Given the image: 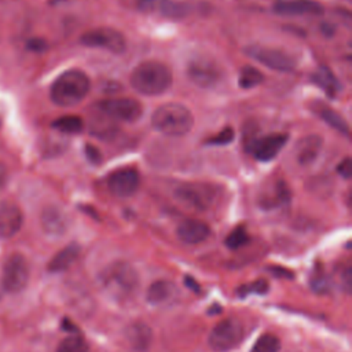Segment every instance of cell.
<instances>
[{
    "label": "cell",
    "mask_w": 352,
    "mask_h": 352,
    "mask_svg": "<svg viewBox=\"0 0 352 352\" xmlns=\"http://www.w3.org/2000/svg\"><path fill=\"white\" fill-rule=\"evenodd\" d=\"M99 285L107 296L124 301L135 296L139 287V274L126 261H114L99 274Z\"/></svg>",
    "instance_id": "1"
},
{
    "label": "cell",
    "mask_w": 352,
    "mask_h": 352,
    "mask_svg": "<svg viewBox=\"0 0 352 352\" xmlns=\"http://www.w3.org/2000/svg\"><path fill=\"white\" fill-rule=\"evenodd\" d=\"M337 172H338L342 177H345V179H349V177H351V173H352V162H351V158H349V157L344 158V160L338 164Z\"/></svg>",
    "instance_id": "36"
},
{
    "label": "cell",
    "mask_w": 352,
    "mask_h": 352,
    "mask_svg": "<svg viewBox=\"0 0 352 352\" xmlns=\"http://www.w3.org/2000/svg\"><path fill=\"white\" fill-rule=\"evenodd\" d=\"M249 242V234L243 226L234 228L226 238V246L230 249H239Z\"/></svg>",
    "instance_id": "29"
},
{
    "label": "cell",
    "mask_w": 352,
    "mask_h": 352,
    "mask_svg": "<svg viewBox=\"0 0 352 352\" xmlns=\"http://www.w3.org/2000/svg\"><path fill=\"white\" fill-rule=\"evenodd\" d=\"M28 48L30 51H34V52H41V51H45L47 48V43L45 40L43 38H38V37H33L28 41Z\"/></svg>",
    "instance_id": "37"
},
{
    "label": "cell",
    "mask_w": 352,
    "mask_h": 352,
    "mask_svg": "<svg viewBox=\"0 0 352 352\" xmlns=\"http://www.w3.org/2000/svg\"><path fill=\"white\" fill-rule=\"evenodd\" d=\"M190 81L201 88H212L220 81V69L214 60L205 56H197L187 65Z\"/></svg>",
    "instance_id": "11"
},
{
    "label": "cell",
    "mask_w": 352,
    "mask_h": 352,
    "mask_svg": "<svg viewBox=\"0 0 352 352\" xmlns=\"http://www.w3.org/2000/svg\"><path fill=\"white\" fill-rule=\"evenodd\" d=\"M128 344L138 352H144L153 342V331L143 322H133L125 327L124 331Z\"/></svg>",
    "instance_id": "18"
},
{
    "label": "cell",
    "mask_w": 352,
    "mask_h": 352,
    "mask_svg": "<svg viewBox=\"0 0 352 352\" xmlns=\"http://www.w3.org/2000/svg\"><path fill=\"white\" fill-rule=\"evenodd\" d=\"M287 142L286 133H271L260 139H253L246 148L252 151L258 161H271L275 158Z\"/></svg>",
    "instance_id": "13"
},
{
    "label": "cell",
    "mask_w": 352,
    "mask_h": 352,
    "mask_svg": "<svg viewBox=\"0 0 352 352\" xmlns=\"http://www.w3.org/2000/svg\"><path fill=\"white\" fill-rule=\"evenodd\" d=\"M99 110L110 118L132 122L140 118L143 107L139 100L132 98H109L98 103Z\"/></svg>",
    "instance_id": "9"
},
{
    "label": "cell",
    "mask_w": 352,
    "mask_h": 352,
    "mask_svg": "<svg viewBox=\"0 0 352 352\" xmlns=\"http://www.w3.org/2000/svg\"><path fill=\"white\" fill-rule=\"evenodd\" d=\"M29 280V267L26 258L21 253H12L3 265L1 283L6 292L18 293L25 289Z\"/></svg>",
    "instance_id": "7"
},
{
    "label": "cell",
    "mask_w": 352,
    "mask_h": 352,
    "mask_svg": "<svg viewBox=\"0 0 352 352\" xmlns=\"http://www.w3.org/2000/svg\"><path fill=\"white\" fill-rule=\"evenodd\" d=\"M316 113L318 116L327 124L330 125L331 128H334L336 131L344 133V135H349V126H348V122L333 109L324 106L323 103H319L316 106Z\"/></svg>",
    "instance_id": "23"
},
{
    "label": "cell",
    "mask_w": 352,
    "mask_h": 352,
    "mask_svg": "<svg viewBox=\"0 0 352 352\" xmlns=\"http://www.w3.org/2000/svg\"><path fill=\"white\" fill-rule=\"evenodd\" d=\"M169 0H138V8L143 12L160 11Z\"/></svg>",
    "instance_id": "34"
},
{
    "label": "cell",
    "mask_w": 352,
    "mask_h": 352,
    "mask_svg": "<svg viewBox=\"0 0 352 352\" xmlns=\"http://www.w3.org/2000/svg\"><path fill=\"white\" fill-rule=\"evenodd\" d=\"M245 54L261 65L278 70V72H293L296 69V60L289 54L270 47L249 45L245 48Z\"/></svg>",
    "instance_id": "10"
},
{
    "label": "cell",
    "mask_w": 352,
    "mask_h": 352,
    "mask_svg": "<svg viewBox=\"0 0 352 352\" xmlns=\"http://www.w3.org/2000/svg\"><path fill=\"white\" fill-rule=\"evenodd\" d=\"M80 248L76 243H70L62 250H59L48 263V270L51 272H60L70 268L78 258Z\"/></svg>",
    "instance_id": "21"
},
{
    "label": "cell",
    "mask_w": 352,
    "mask_h": 352,
    "mask_svg": "<svg viewBox=\"0 0 352 352\" xmlns=\"http://www.w3.org/2000/svg\"><path fill=\"white\" fill-rule=\"evenodd\" d=\"M52 126L62 133H78L84 128L82 118L78 116H63L52 122Z\"/></svg>",
    "instance_id": "25"
},
{
    "label": "cell",
    "mask_w": 352,
    "mask_h": 352,
    "mask_svg": "<svg viewBox=\"0 0 352 352\" xmlns=\"http://www.w3.org/2000/svg\"><path fill=\"white\" fill-rule=\"evenodd\" d=\"M279 349H280L279 338L271 333H265L256 340L250 352H279Z\"/></svg>",
    "instance_id": "27"
},
{
    "label": "cell",
    "mask_w": 352,
    "mask_h": 352,
    "mask_svg": "<svg viewBox=\"0 0 352 352\" xmlns=\"http://www.w3.org/2000/svg\"><path fill=\"white\" fill-rule=\"evenodd\" d=\"M263 80H264V76L258 69H256L253 66H243L239 72L238 84L243 89H250V88L261 84Z\"/></svg>",
    "instance_id": "26"
},
{
    "label": "cell",
    "mask_w": 352,
    "mask_h": 352,
    "mask_svg": "<svg viewBox=\"0 0 352 352\" xmlns=\"http://www.w3.org/2000/svg\"><path fill=\"white\" fill-rule=\"evenodd\" d=\"M245 336L243 326L236 319H224L210 331L208 342L216 352H227L236 348Z\"/></svg>",
    "instance_id": "5"
},
{
    "label": "cell",
    "mask_w": 352,
    "mask_h": 352,
    "mask_svg": "<svg viewBox=\"0 0 352 352\" xmlns=\"http://www.w3.org/2000/svg\"><path fill=\"white\" fill-rule=\"evenodd\" d=\"M274 11L279 15H320L323 6L315 0H278Z\"/></svg>",
    "instance_id": "15"
},
{
    "label": "cell",
    "mask_w": 352,
    "mask_h": 352,
    "mask_svg": "<svg viewBox=\"0 0 352 352\" xmlns=\"http://www.w3.org/2000/svg\"><path fill=\"white\" fill-rule=\"evenodd\" d=\"M290 192L287 190V186L283 182H276L272 191L271 192H264L260 204L263 208L270 209V208H275L278 205H282L285 202L289 201Z\"/></svg>",
    "instance_id": "24"
},
{
    "label": "cell",
    "mask_w": 352,
    "mask_h": 352,
    "mask_svg": "<svg viewBox=\"0 0 352 352\" xmlns=\"http://www.w3.org/2000/svg\"><path fill=\"white\" fill-rule=\"evenodd\" d=\"M91 82L81 70H67L62 73L51 85V100L62 107H70L80 103L88 94Z\"/></svg>",
    "instance_id": "3"
},
{
    "label": "cell",
    "mask_w": 352,
    "mask_h": 352,
    "mask_svg": "<svg viewBox=\"0 0 352 352\" xmlns=\"http://www.w3.org/2000/svg\"><path fill=\"white\" fill-rule=\"evenodd\" d=\"M268 290V283L267 280L264 279H258V280H254L249 285H243L239 287V294L241 296H246L249 293H257V294H263Z\"/></svg>",
    "instance_id": "31"
},
{
    "label": "cell",
    "mask_w": 352,
    "mask_h": 352,
    "mask_svg": "<svg viewBox=\"0 0 352 352\" xmlns=\"http://www.w3.org/2000/svg\"><path fill=\"white\" fill-rule=\"evenodd\" d=\"M131 85L143 95L154 96L165 92L172 84L170 69L158 60L139 63L131 73Z\"/></svg>",
    "instance_id": "2"
},
{
    "label": "cell",
    "mask_w": 352,
    "mask_h": 352,
    "mask_svg": "<svg viewBox=\"0 0 352 352\" xmlns=\"http://www.w3.org/2000/svg\"><path fill=\"white\" fill-rule=\"evenodd\" d=\"M234 140V129L232 128H224L221 132H219L217 135H214V136H210L209 139H208V143L209 144H216V146H219V144H227V143H230V142H232Z\"/></svg>",
    "instance_id": "33"
},
{
    "label": "cell",
    "mask_w": 352,
    "mask_h": 352,
    "mask_svg": "<svg viewBox=\"0 0 352 352\" xmlns=\"http://www.w3.org/2000/svg\"><path fill=\"white\" fill-rule=\"evenodd\" d=\"M165 16L168 18H183L188 14L190 6L187 3H175L169 0L161 10H160Z\"/></svg>",
    "instance_id": "30"
},
{
    "label": "cell",
    "mask_w": 352,
    "mask_h": 352,
    "mask_svg": "<svg viewBox=\"0 0 352 352\" xmlns=\"http://www.w3.org/2000/svg\"><path fill=\"white\" fill-rule=\"evenodd\" d=\"M23 216L18 205L10 201L0 202V238L14 236L22 227Z\"/></svg>",
    "instance_id": "14"
},
{
    "label": "cell",
    "mask_w": 352,
    "mask_h": 352,
    "mask_svg": "<svg viewBox=\"0 0 352 352\" xmlns=\"http://www.w3.org/2000/svg\"><path fill=\"white\" fill-rule=\"evenodd\" d=\"M41 227L51 236H60L67 230V217L63 210L56 206H47L41 212Z\"/></svg>",
    "instance_id": "17"
},
{
    "label": "cell",
    "mask_w": 352,
    "mask_h": 352,
    "mask_svg": "<svg viewBox=\"0 0 352 352\" xmlns=\"http://www.w3.org/2000/svg\"><path fill=\"white\" fill-rule=\"evenodd\" d=\"M175 197L188 208L205 210L212 205L216 190L208 183H183L175 190Z\"/></svg>",
    "instance_id": "6"
},
{
    "label": "cell",
    "mask_w": 352,
    "mask_h": 352,
    "mask_svg": "<svg viewBox=\"0 0 352 352\" xmlns=\"http://www.w3.org/2000/svg\"><path fill=\"white\" fill-rule=\"evenodd\" d=\"M7 176H8V172H7V168L3 162H0V190L4 187L6 182H7Z\"/></svg>",
    "instance_id": "38"
},
{
    "label": "cell",
    "mask_w": 352,
    "mask_h": 352,
    "mask_svg": "<svg viewBox=\"0 0 352 352\" xmlns=\"http://www.w3.org/2000/svg\"><path fill=\"white\" fill-rule=\"evenodd\" d=\"M176 292H177L176 286L172 282L160 279L150 285V287L147 290V300H148V302H151L154 305L166 304L176 296Z\"/></svg>",
    "instance_id": "20"
},
{
    "label": "cell",
    "mask_w": 352,
    "mask_h": 352,
    "mask_svg": "<svg viewBox=\"0 0 352 352\" xmlns=\"http://www.w3.org/2000/svg\"><path fill=\"white\" fill-rule=\"evenodd\" d=\"M322 136L319 135H308L304 136L297 144H296V160L301 165H309L312 164L316 157L320 153L322 148Z\"/></svg>",
    "instance_id": "19"
},
{
    "label": "cell",
    "mask_w": 352,
    "mask_h": 352,
    "mask_svg": "<svg viewBox=\"0 0 352 352\" xmlns=\"http://www.w3.org/2000/svg\"><path fill=\"white\" fill-rule=\"evenodd\" d=\"M56 352H88V344L80 336H69L59 342Z\"/></svg>",
    "instance_id": "28"
},
{
    "label": "cell",
    "mask_w": 352,
    "mask_h": 352,
    "mask_svg": "<svg viewBox=\"0 0 352 352\" xmlns=\"http://www.w3.org/2000/svg\"><path fill=\"white\" fill-rule=\"evenodd\" d=\"M176 234L182 242L188 245H197L204 242L209 236L210 228L206 223L201 220L187 219L179 224Z\"/></svg>",
    "instance_id": "16"
},
{
    "label": "cell",
    "mask_w": 352,
    "mask_h": 352,
    "mask_svg": "<svg viewBox=\"0 0 352 352\" xmlns=\"http://www.w3.org/2000/svg\"><path fill=\"white\" fill-rule=\"evenodd\" d=\"M80 41L87 47L104 48L114 54H122L126 48L124 34L113 28H96L88 30L81 36Z\"/></svg>",
    "instance_id": "8"
},
{
    "label": "cell",
    "mask_w": 352,
    "mask_h": 352,
    "mask_svg": "<svg viewBox=\"0 0 352 352\" xmlns=\"http://www.w3.org/2000/svg\"><path fill=\"white\" fill-rule=\"evenodd\" d=\"M311 285H312V289L316 293H326L330 289V282H329L327 276L322 271L314 274V276L311 279Z\"/></svg>",
    "instance_id": "32"
},
{
    "label": "cell",
    "mask_w": 352,
    "mask_h": 352,
    "mask_svg": "<svg viewBox=\"0 0 352 352\" xmlns=\"http://www.w3.org/2000/svg\"><path fill=\"white\" fill-rule=\"evenodd\" d=\"M85 155L89 160V162H92V164H100V161H102V154H100L99 148H96L92 144H85Z\"/></svg>",
    "instance_id": "35"
},
{
    "label": "cell",
    "mask_w": 352,
    "mask_h": 352,
    "mask_svg": "<svg viewBox=\"0 0 352 352\" xmlns=\"http://www.w3.org/2000/svg\"><path fill=\"white\" fill-rule=\"evenodd\" d=\"M109 190L121 198L131 197L140 186V176L133 168H121L114 170L107 179Z\"/></svg>",
    "instance_id": "12"
},
{
    "label": "cell",
    "mask_w": 352,
    "mask_h": 352,
    "mask_svg": "<svg viewBox=\"0 0 352 352\" xmlns=\"http://www.w3.org/2000/svg\"><path fill=\"white\" fill-rule=\"evenodd\" d=\"M153 126L168 136H182L194 125L192 113L180 103H164L151 116Z\"/></svg>",
    "instance_id": "4"
},
{
    "label": "cell",
    "mask_w": 352,
    "mask_h": 352,
    "mask_svg": "<svg viewBox=\"0 0 352 352\" xmlns=\"http://www.w3.org/2000/svg\"><path fill=\"white\" fill-rule=\"evenodd\" d=\"M312 81L320 87L327 95L334 96L340 91V84L333 72L324 66H320L314 74H312Z\"/></svg>",
    "instance_id": "22"
}]
</instances>
